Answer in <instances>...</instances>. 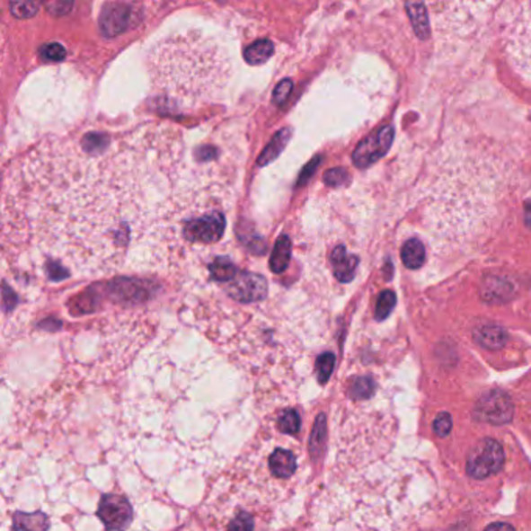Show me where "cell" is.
<instances>
[{
    "label": "cell",
    "mask_w": 531,
    "mask_h": 531,
    "mask_svg": "<svg viewBox=\"0 0 531 531\" xmlns=\"http://www.w3.org/2000/svg\"><path fill=\"white\" fill-rule=\"evenodd\" d=\"M292 257V242L287 235H280L276 240L275 250L270 257V269L273 273H284Z\"/></svg>",
    "instance_id": "obj_12"
},
{
    "label": "cell",
    "mask_w": 531,
    "mask_h": 531,
    "mask_svg": "<svg viewBox=\"0 0 531 531\" xmlns=\"http://www.w3.org/2000/svg\"><path fill=\"white\" fill-rule=\"evenodd\" d=\"M496 528H513V527L509 526V524H492V526H488V530H496Z\"/></svg>",
    "instance_id": "obj_32"
},
{
    "label": "cell",
    "mask_w": 531,
    "mask_h": 531,
    "mask_svg": "<svg viewBox=\"0 0 531 531\" xmlns=\"http://www.w3.org/2000/svg\"><path fill=\"white\" fill-rule=\"evenodd\" d=\"M237 273H239V270L229 261L228 257H217L210 265V276L217 282H229Z\"/></svg>",
    "instance_id": "obj_17"
},
{
    "label": "cell",
    "mask_w": 531,
    "mask_h": 531,
    "mask_svg": "<svg viewBox=\"0 0 531 531\" xmlns=\"http://www.w3.org/2000/svg\"><path fill=\"white\" fill-rule=\"evenodd\" d=\"M433 430L438 435V437H447L450 430H452V418L449 413H439L437 416V420L433 422Z\"/></svg>",
    "instance_id": "obj_26"
},
{
    "label": "cell",
    "mask_w": 531,
    "mask_h": 531,
    "mask_svg": "<svg viewBox=\"0 0 531 531\" xmlns=\"http://www.w3.org/2000/svg\"><path fill=\"white\" fill-rule=\"evenodd\" d=\"M333 367H335V356L332 352H326L318 357L316 360V374H318V382L320 384H326L331 374H332Z\"/></svg>",
    "instance_id": "obj_23"
},
{
    "label": "cell",
    "mask_w": 531,
    "mask_h": 531,
    "mask_svg": "<svg viewBox=\"0 0 531 531\" xmlns=\"http://www.w3.org/2000/svg\"><path fill=\"white\" fill-rule=\"evenodd\" d=\"M226 293L231 298L237 299L239 303H257L267 296L269 284L263 276L239 271L233 279L229 280Z\"/></svg>",
    "instance_id": "obj_6"
},
{
    "label": "cell",
    "mask_w": 531,
    "mask_h": 531,
    "mask_svg": "<svg viewBox=\"0 0 531 531\" xmlns=\"http://www.w3.org/2000/svg\"><path fill=\"white\" fill-rule=\"evenodd\" d=\"M514 407L511 399L507 393L500 390H491L480 397L475 409H473V418L482 422L494 424V426H502L513 420Z\"/></svg>",
    "instance_id": "obj_4"
},
{
    "label": "cell",
    "mask_w": 531,
    "mask_h": 531,
    "mask_svg": "<svg viewBox=\"0 0 531 531\" xmlns=\"http://www.w3.org/2000/svg\"><path fill=\"white\" fill-rule=\"evenodd\" d=\"M278 429L280 432L288 433V435L298 433L301 429V418H299L298 412L287 410L286 413L280 416L278 420Z\"/></svg>",
    "instance_id": "obj_22"
},
{
    "label": "cell",
    "mask_w": 531,
    "mask_h": 531,
    "mask_svg": "<svg viewBox=\"0 0 531 531\" xmlns=\"http://www.w3.org/2000/svg\"><path fill=\"white\" fill-rule=\"evenodd\" d=\"M41 4L42 0H10V12L14 18H33Z\"/></svg>",
    "instance_id": "obj_18"
},
{
    "label": "cell",
    "mask_w": 531,
    "mask_h": 531,
    "mask_svg": "<svg viewBox=\"0 0 531 531\" xmlns=\"http://www.w3.org/2000/svg\"><path fill=\"white\" fill-rule=\"evenodd\" d=\"M526 222L527 226H528V228H531V201L530 203H528V205H527L526 208Z\"/></svg>",
    "instance_id": "obj_31"
},
{
    "label": "cell",
    "mask_w": 531,
    "mask_h": 531,
    "mask_svg": "<svg viewBox=\"0 0 531 531\" xmlns=\"http://www.w3.org/2000/svg\"><path fill=\"white\" fill-rule=\"evenodd\" d=\"M393 142L392 127H384L377 129L374 135L369 136L368 139L363 140L360 146H357L354 152V164L360 169L368 167L371 164L379 161L388 150Z\"/></svg>",
    "instance_id": "obj_8"
},
{
    "label": "cell",
    "mask_w": 531,
    "mask_h": 531,
    "mask_svg": "<svg viewBox=\"0 0 531 531\" xmlns=\"http://www.w3.org/2000/svg\"><path fill=\"white\" fill-rule=\"evenodd\" d=\"M41 53L42 57L49 59V61H61L66 57L65 47L59 46L57 42L42 47Z\"/></svg>",
    "instance_id": "obj_27"
},
{
    "label": "cell",
    "mask_w": 531,
    "mask_h": 531,
    "mask_svg": "<svg viewBox=\"0 0 531 531\" xmlns=\"http://www.w3.org/2000/svg\"><path fill=\"white\" fill-rule=\"evenodd\" d=\"M133 18V12L128 5L125 4H110L102 13L100 25H102V33L111 38V36L120 35L123 30L128 27L129 19Z\"/></svg>",
    "instance_id": "obj_9"
},
{
    "label": "cell",
    "mask_w": 531,
    "mask_h": 531,
    "mask_svg": "<svg viewBox=\"0 0 531 531\" xmlns=\"http://www.w3.org/2000/svg\"><path fill=\"white\" fill-rule=\"evenodd\" d=\"M507 53L516 72L531 83V0H522L514 14Z\"/></svg>",
    "instance_id": "obj_2"
},
{
    "label": "cell",
    "mask_w": 531,
    "mask_h": 531,
    "mask_svg": "<svg viewBox=\"0 0 531 531\" xmlns=\"http://www.w3.org/2000/svg\"><path fill=\"white\" fill-rule=\"evenodd\" d=\"M326 438V418L324 415L318 416L314 426V432L310 435V452L314 456H320Z\"/></svg>",
    "instance_id": "obj_20"
},
{
    "label": "cell",
    "mask_w": 531,
    "mask_h": 531,
    "mask_svg": "<svg viewBox=\"0 0 531 531\" xmlns=\"http://www.w3.org/2000/svg\"><path fill=\"white\" fill-rule=\"evenodd\" d=\"M13 528L14 530H47L49 520L41 513H16L13 520Z\"/></svg>",
    "instance_id": "obj_16"
},
{
    "label": "cell",
    "mask_w": 531,
    "mask_h": 531,
    "mask_svg": "<svg viewBox=\"0 0 531 531\" xmlns=\"http://www.w3.org/2000/svg\"><path fill=\"white\" fill-rule=\"evenodd\" d=\"M74 2L75 0H42L47 13H50L53 16L69 14L72 6H74Z\"/></svg>",
    "instance_id": "obj_25"
},
{
    "label": "cell",
    "mask_w": 531,
    "mask_h": 531,
    "mask_svg": "<svg viewBox=\"0 0 531 531\" xmlns=\"http://www.w3.org/2000/svg\"><path fill=\"white\" fill-rule=\"evenodd\" d=\"M273 53H275L273 42L269 40H261L246 49L245 61L252 66L263 65L271 58Z\"/></svg>",
    "instance_id": "obj_15"
},
{
    "label": "cell",
    "mask_w": 531,
    "mask_h": 531,
    "mask_svg": "<svg viewBox=\"0 0 531 531\" xmlns=\"http://www.w3.org/2000/svg\"><path fill=\"white\" fill-rule=\"evenodd\" d=\"M254 524H252V519L245 513H240L239 518L237 519H234L231 524H229L228 528L234 530V528H237V530H252Z\"/></svg>",
    "instance_id": "obj_29"
},
{
    "label": "cell",
    "mask_w": 531,
    "mask_h": 531,
    "mask_svg": "<svg viewBox=\"0 0 531 531\" xmlns=\"http://www.w3.org/2000/svg\"><path fill=\"white\" fill-rule=\"evenodd\" d=\"M374 388H376V385L369 377H358V379L352 382L350 394L352 399H368L373 394Z\"/></svg>",
    "instance_id": "obj_24"
},
{
    "label": "cell",
    "mask_w": 531,
    "mask_h": 531,
    "mask_svg": "<svg viewBox=\"0 0 531 531\" xmlns=\"http://www.w3.org/2000/svg\"><path fill=\"white\" fill-rule=\"evenodd\" d=\"M292 89L293 84L290 80L280 82L279 84H278V88L275 89V93H273V99H275L276 103H278V105H282V103L286 102L287 97L292 93Z\"/></svg>",
    "instance_id": "obj_28"
},
{
    "label": "cell",
    "mask_w": 531,
    "mask_h": 531,
    "mask_svg": "<svg viewBox=\"0 0 531 531\" xmlns=\"http://www.w3.org/2000/svg\"><path fill=\"white\" fill-rule=\"evenodd\" d=\"M270 469L278 479H288L296 471V456L286 449H276L270 456Z\"/></svg>",
    "instance_id": "obj_11"
},
{
    "label": "cell",
    "mask_w": 531,
    "mask_h": 531,
    "mask_svg": "<svg viewBox=\"0 0 531 531\" xmlns=\"http://www.w3.org/2000/svg\"><path fill=\"white\" fill-rule=\"evenodd\" d=\"M153 95L167 108L195 110L220 100L233 76L225 47L199 30L164 36L146 55Z\"/></svg>",
    "instance_id": "obj_1"
},
{
    "label": "cell",
    "mask_w": 531,
    "mask_h": 531,
    "mask_svg": "<svg viewBox=\"0 0 531 531\" xmlns=\"http://www.w3.org/2000/svg\"><path fill=\"white\" fill-rule=\"evenodd\" d=\"M401 257L407 269H420L426 262V248L418 239L407 240L401 250Z\"/></svg>",
    "instance_id": "obj_14"
},
{
    "label": "cell",
    "mask_w": 531,
    "mask_h": 531,
    "mask_svg": "<svg viewBox=\"0 0 531 531\" xmlns=\"http://www.w3.org/2000/svg\"><path fill=\"white\" fill-rule=\"evenodd\" d=\"M346 173L341 169L331 170L326 173V182L331 186H339L341 182L345 181Z\"/></svg>",
    "instance_id": "obj_30"
},
{
    "label": "cell",
    "mask_w": 531,
    "mask_h": 531,
    "mask_svg": "<svg viewBox=\"0 0 531 531\" xmlns=\"http://www.w3.org/2000/svg\"><path fill=\"white\" fill-rule=\"evenodd\" d=\"M475 341L486 350H500L507 343V331L499 326H485L475 332Z\"/></svg>",
    "instance_id": "obj_13"
},
{
    "label": "cell",
    "mask_w": 531,
    "mask_h": 531,
    "mask_svg": "<svg viewBox=\"0 0 531 531\" xmlns=\"http://www.w3.org/2000/svg\"><path fill=\"white\" fill-rule=\"evenodd\" d=\"M505 452L496 439H482L467 456L466 471L473 479L482 480L502 471Z\"/></svg>",
    "instance_id": "obj_3"
},
{
    "label": "cell",
    "mask_w": 531,
    "mask_h": 531,
    "mask_svg": "<svg viewBox=\"0 0 531 531\" xmlns=\"http://www.w3.org/2000/svg\"><path fill=\"white\" fill-rule=\"evenodd\" d=\"M100 520L110 530H122L133 520V509L128 500L119 494H105L100 500Z\"/></svg>",
    "instance_id": "obj_7"
},
{
    "label": "cell",
    "mask_w": 531,
    "mask_h": 531,
    "mask_svg": "<svg viewBox=\"0 0 531 531\" xmlns=\"http://www.w3.org/2000/svg\"><path fill=\"white\" fill-rule=\"evenodd\" d=\"M396 305V295L392 290H385V292L380 293L379 299H377V307H376V320L384 322L386 320L393 309Z\"/></svg>",
    "instance_id": "obj_21"
},
{
    "label": "cell",
    "mask_w": 531,
    "mask_h": 531,
    "mask_svg": "<svg viewBox=\"0 0 531 531\" xmlns=\"http://www.w3.org/2000/svg\"><path fill=\"white\" fill-rule=\"evenodd\" d=\"M226 228V220L222 212H209L205 216L193 218L184 225V237L189 242L199 243H216L222 239Z\"/></svg>",
    "instance_id": "obj_5"
},
{
    "label": "cell",
    "mask_w": 531,
    "mask_h": 531,
    "mask_svg": "<svg viewBox=\"0 0 531 531\" xmlns=\"http://www.w3.org/2000/svg\"><path fill=\"white\" fill-rule=\"evenodd\" d=\"M331 262H332L333 275L340 282L348 284L354 279L357 265H358V257L346 252L345 246L339 245L333 250Z\"/></svg>",
    "instance_id": "obj_10"
},
{
    "label": "cell",
    "mask_w": 531,
    "mask_h": 531,
    "mask_svg": "<svg viewBox=\"0 0 531 531\" xmlns=\"http://www.w3.org/2000/svg\"><path fill=\"white\" fill-rule=\"evenodd\" d=\"M409 12L412 21L415 23L416 33L424 40L429 35V25H427V14L420 0H409Z\"/></svg>",
    "instance_id": "obj_19"
}]
</instances>
